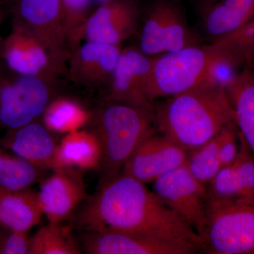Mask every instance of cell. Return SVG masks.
Masks as SVG:
<instances>
[{
  "label": "cell",
  "mask_w": 254,
  "mask_h": 254,
  "mask_svg": "<svg viewBox=\"0 0 254 254\" xmlns=\"http://www.w3.org/2000/svg\"><path fill=\"white\" fill-rule=\"evenodd\" d=\"M71 225L84 232L113 230L188 242L202 249L201 239L145 184L121 173L100 183Z\"/></svg>",
  "instance_id": "1"
},
{
  "label": "cell",
  "mask_w": 254,
  "mask_h": 254,
  "mask_svg": "<svg viewBox=\"0 0 254 254\" xmlns=\"http://www.w3.org/2000/svg\"><path fill=\"white\" fill-rule=\"evenodd\" d=\"M158 132L187 150L204 144L235 123L226 89L203 83L154 105Z\"/></svg>",
  "instance_id": "2"
},
{
  "label": "cell",
  "mask_w": 254,
  "mask_h": 254,
  "mask_svg": "<svg viewBox=\"0 0 254 254\" xmlns=\"http://www.w3.org/2000/svg\"><path fill=\"white\" fill-rule=\"evenodd\" d=\"M87 126L101 146L100 183L120 175L140 143L158 131L154 112L108 100L92 111Z\"/></svg>",
  "instance_id": "3"
},
{
  "label": "cell",
  "mask_w": 254,
  "mask_h": 254,
  "mask_svg": "<svg viewBox=\"0 0 254 254\" xmlns=\"http://www.w3.org/2000/svg\"><path fill=\"white\" fill-rule=\"evenodd\" d=\"M200 253L254 254V200L208 198Z\"/></svg>",
  "instance_id": "4"
},
{
  "label": "cell",
  "mask_w": 254,
  "mask_h": 254,
  "mask_svg": "<svg viewBox=\"0 0 254 254\" xmlns=\"http://www.w3.org/2000/svg\"><path fill=\"white\" fill-rule=\"evenodd\" d=\"M223 50L211 44L187 47L155 56L152 68L149 96L160 98L180 94L203 84Z\"/></svg>",
  "instance_id": "5"
},
{
  "label": "cell",
  "mask_w": 254,
  "mask_h": 254,
  "mask_svg": "<svg viewBox=\"0 0 254 254\" xmlns=\"http://www.w3.org/2000/svg\"><path fill=\"white\" fill-rule=\"evenodd\" d=\"M58 83L19 74L0 63V132L41 118L58 95Z\"/></svg>",
  "instance_id": "6"
},
{
  "label": "cell",
  "mask_w": 254,
  "mask_h": 254,
  "mask_svg": "<svg viewBox=\"0 0 254 254\" xmlns=\"http://www.w3.org/2000/svg\"><path fill=\"white\" fill-rule=\"evenodd\" d=\"M10 9L11 24L27 30L36 37L55 64L67 75L71 48L61 0H14Z\"/></svg>",
  "instance_id": "7"
},
{
  "label": "cell",
  "mask_w": 254,
  "mask_h": 254,
  "mask_svg": "<svg viewBox=\"0 0 254 254\" xmlns=\"http://www.w3.org/2000/svg\"><path fill=\"white\" fill-rule=\"evenodd\" d=\"M153 191L198 235L206 221V185L192 175L186 164L153 182Z\"/></svg>",
  "instance_id": "8"
},
{
  "label": "cell",
  "mask_w": 254,
  "mask_h": 254,
  "mask_svg": "<svg viewBox=\"0 0 254 254\" xmlns=\"http://www.w3.org/2000/svg\"><path fill=\"white\" fill-rule=\"evenodd\" d=\"M81 248L88 254H194L198 245L188 242L165 240L131 232H84Z\"/></svg>",
  "instance_id": "9"
},
{
  "label": "cell",
  "mask_w": 254,
  "mask_h": 254,
  "mask_svg": "<svg viewBox=\"0 0 254 254\" xmlns=\"http://www.w3.org/2000/svg\"><path fill=\"white\" fill-rule=\"evenodd\" d=\"M0 59L14 72L53 83H58L60 76L65 75L36 37L16 25L11 24L3 40Z\"/></svg>",
  "instance_id": "10"
},
{
  "label": "cell",
  "mask_w": 254,
  "mask_h": 254,
  "mask_svg": "<svg viewBox=\"0 0 254 254\" xmlns=\"http://www.w3.org/2000/svg\"><path fill=\"white\" fill-rule=\"evenodd\" d=\"M189 150L160 132L146 137L131 155L122 173L143 183H153L186 164Z\"/></svg>",
  "instance_id": "11"
},
{
  "label": "cell",
  "mask_w": 254,
  "mask_h": 254,
  "mask_svg": "<svg viewBox=\"0 0 254 254\" xmlns=\"http://www.w3.org/2000/svg\"><path fill=\"white\" fill-rule=\"evenodd\" d=\"M141 0H108L88 16L82 41L120 46L138 29Z\"/></svg>",
  "instance_id": "12"
},
{
  "label": "cell",
  "mask_w": 254,
  "mask_h": 254,
  "mask_svg": "<svg viewBox=\"0 0 254 254\" xmlns=\"http://www.w3.org/2000/svg\"><path fill=\"white\" fill-rule=\"evenodd\" d=\"M41 182L38 192L43 213L49 222H63L73 216L86 197L81 170L75 168L53 170Z\"/></svg>",
  "instance_id": "13"
},
{
  "label": "cell",
  "mask_w": 254,
  "mask_h": 254,
  "mask_svg": "<svg viewBox=\"0 0 254 254\" xmlns=\"http://www.w3.org/2000/svg\"><path fill=\"white\" fill-rule=\"evenodd\" d=\"M121 46L86 41L71 52L67 76L71 81L88 88L109 86L122 53Z\"/></svg>",
  "instance_id": "14"
},
{
  "label": "cell",
  "mask_w": 254,
  "mask_h": 254,
  "mask_svg": "<svg viewBox=\"0 0 254 254\" xmlns=\"http://www.w3.org/2000/svg\"><path fill=\"white\" fill-rule=\"evenodd\" d=\"M3 146L43 170H53L58 143L52 132L36 121L7 130L1 137Z\"/></svg>",
  "instance_id": "15"
},
{
  "label": "cell",
  "mask_w": 254,
  "mask_h": 254,
  "mask_svg": "<svg viewBox=\"0 0 254 254\" xmlns=\"http://www.w3.org/2000/svg\"><path fill=\"white\" fill-rule=\"evenodd\" d=\"M101 160V146L98 137L90 130H76L65 134L58 143L53 170L64 168L99 170Z\"/></svg>",
  "instance_id": "16"
},
{
  "label": "cell",
  "mask_w": 254,
  "mask_h": 254,
  "mask_svg": "<svg viewBox=\"0 0 254 254\" xmlns=\"http://www.w3.org/2000/svg\"><path fill=\"white\" fill-rule=\"evenodd\" d=\"M43 215L38 192L31 188H0V225L28 232L41 222Z\"/></svg>",
  "instance_id": "17"
},
{
  "label": "cell",
  "mask_w": 254,
  "mask_h": 254,
  "mask_svg": "<svg viewBox=\"0 0 254 254\" xmlns=\"http://www.w3.org/2000/svg\"><path fill=\"white\" fill-rule=\"evenodd\" d=\"M225 89L238 132L254 155V66L242 68Z\"/></svg>",
  "instance_id": "18"
},
{
  "label": "cell",
  "mask_w": 254,
  "mask_h": 254,
  "mask_svg": "<svg viewBox=\"0 0 254 254\" xmlns=\"http://www.w3.org/2000/svg\"><path fill=\"white\" fill-rule=\"evenodd\" d=\"M211 4L203 26L213 40L237 31L254 17V0H218Z\"/></svg>",
  "instance_id": "19"
},
{
  "label": "cell",
  "mask_w": 254,
  "mask_h": 254,
  "mask_svg": "<svg viewBox=\"0 0 254 254\" xmlns=\"http://www.w3.org/2000/svg\"><path fill=\"white\" fill-rule=\"evenodd\" d=\"M105 100L154 112V102L147 94L141 81L123 54V50Z\"/></svg>",
  "instance_id": "20"
},
{
  "label": "cell",
  "mask_w": 254,
  "mask_h": 254,
  "mask_svg": "<svg viewBox=\"0 0 254 254\" xmlns=\"http://www.w3.org/2000/svg\"><path fill=\"white\" fill-rule=\"evenodd\" d=\"M92 111L67 96L57 95L47 105L42 115L43 124L52 133L66 134L86 127Z\"/></svg>",
  "instance_id": "21"
},
{
  "label": "cell",
  "mask_w": 254,
  "mask_h": 254,
  "mask_svg": "<svg viewBox=\"0 0 254 254\" xmlns=\"http://www.w3.org/2000/svg\"><path fill=\"white\" fill-rule=\"evenodd\" d=\"M44 171L4 148L0 136V188L9 190L30 188L43 180Z\"/></svg>",
  "instance_id": "22"
},
{
  "label": "cell",
  "mask_w": 254,
  "mask_h": 254,
  "mask_svg": "<svg viewBox=\"0 0 254 254\" xmlns=\"http://www.w3.org/2000/svg\"><path fill=\"white\" fill-rule=\"evenodd\" d=\"M70 225L49 222L30 240L29 254H80L81 246L73 237Z\"/></svg>",
  "instance_id": "23"
},
{
  "label": "cell",
  "mask_w": 254,
  "mask_h": 254,
  "mask_svg": "<svg viewBox=\"0 0 254 254\" xmlns=\"http://www.w3.org/2000/svg\"><path fill=\"white\" fill-rule=\"evenodd\" d=\"M220 133L194 149L189 150L187 168L198 181L208 185L222 168L219 157Z\"/></svg>",
  "instance_id": "24"
},
{
  "label": "cell",
  "mask_w": 254,
  "mask_h": 254,
  "mask_svg": "<svg viewBox=\"0 0 254 254\" xmlns=\"http://www.w3.org/2000/svg\"><path fill=\"white\" fill-rule=\"evenodd\" d=\"M164 42L165 53L196 46V38L187 26L180 9L173 3L164 0Z\"/></svg>",
  "instance_id": "25"
},
{
  "label": "cell",
  "mask_w": 254,
  "mask_h": 254,
  "mask_svg": "<svg viewBox=\"0 0 254 254\" xmlns=\"http://www.w3.org/2000/svg\"><path fill=\"white\" fill-rule=\"evenodd\" d=\"M212 43L230 55L241 68L254 66V18L237 31L214 39Z\"/></svg>",
  "instance_id": "26"
},
{
  "label": "cell",
  "mask_w": 254,
  "mask_h": 254,
  "mask_svg": "<svg viewBox=\"0 0 254 254\" xmlns=\"http://www.w3.org/2000/svg\"><path fill=\"white\" fill-rule=\"evenodd\" d=\"M163 14L164 0H160L150 6L145 15L138 48L148 56L165 53Z\"/></svg>",
  "instance_id": "27"
},
{
  "label": "cell",
  "mask_w": 254,
  "mask_h": 254,
  "mask_svg": "<svg viewBox=\"0 0 254 254\" xmlns=\"http://www.w3.org/2000/svg\"><path fill=\"white\" fill-rule=\"evenodd\" d=\"M208 198L214 200L247 198L233 165L223 167L206 185Z\"/></svg>",
  "instance_id": "28"
},
{
  "label": "cell",
  "mask_w": 254,
  "mask_h": 254,
  "mask_svg": "<svg viewBox=\"0 0 254 254\" xmlns=\"http://www.w3.org/2000/svg\"><path fill=\"white\" fill-rule=\"evenodd\" d=\"M93 0H61L65 27L71 52L80 45L82 31L88 16Z\"/></svg>",
  "instance_id": "29"
},
{
  "label": "cell",
  "mask_w": 254,
  "mask_h": 254,
  "mask_svg": "<svg viewBox=\"0 0 254 254\" xmlns=\"http://www.w3.org/2000/svg\"><path fill=\"white\" fill-rule=\"evenodd\" d=\"M239 150L232 165L240 177L247 198L254 200V155L238 132Z\"/></svg>",
  "instance_id": "30"
},
{
  "label": "cell",
  "mask_w": 254,
  "mask_h": 254,
  "mask_svg": "<svg viewBox=\"0 0 254 254\" xmlns=\"http://www.w3.org/2000/svg\"><path fill=\"white\" fill-rule=\"evenodd\" d=\"M28 232L0 225V254H29Z\"/></svg>",
  "instance_id": "31"
},
{
  "label": "cell",
  "mask_w": 254,
  "mask_h": 254,
  "mask_svg": "<svg viewBox=\"0 0 254 254\" xmlns=\"http://www.w3.org/2000/svg\"><path fill=\"white\" fill-rule=\"evenodd\" d=\"M219 157L222 168L230 166L235 162L239 150L238 129L235 123L227 125L220 132Z\"/></svg>",
  "instance_id": "32"
},
{
  "label": "cell",
  "mask_w": 254,
  "mask_h": 254,
  "mask_svg": "<svg viewBox=\"0 0 254 254\" xmlns=\"http://www.w3.org/2000/svg\"><path fill=\"white\" fill-rule=\"evenodd\" d=\"M1 1L3 4L6 5V6L11 7V5L12 4L13 1H14V0H1Z\"/></svg>",
  "instance_id": "33"
},
{
  "label": "cell",
  "mask_w": 254,
  "mask_h": 254,
  "mask_svg": "<svg viewBox=\"0 0 254 254\" xmlns=\"http://www.w3.org/2000/svg\"><path fill=\"white\" fill-rule=\"evenodd\" d=\"M1 11H0V24H1ZM3 40L4 38H2V37L1 36V33H0V52H1V46H2Z\"/></svg>",
  "instance_id": "34"
},
{
  "label": "cell",
  "mask_w": 254,
  "mask_h": 254,
  "mask_svg": "<svg viewBox=\"0 0 254 254\" xmlns=\"http://www.w3.org/2000/svg\"><path fill=\"white\" fill-rule=\"evenodd\" d=\"M95 1H96L97 4L100 5L105 2V1H108V0H95Z\"/></svg>",
  "instance_id": "35"
},
{
  "label": "cell",
  "mask_w": 254,
  "mask_h": 254,
  "mask_svg": "<svg viewBox=\"0 0 254 254\" xmlns=\"http://www.w3.org/2000/svg\"><path fill=\"white\" fill-rule=\"evenodd\" d=\"M207 1L210 3L215 2V1H218V0H206Z\"/></svg>",
  "instance_id": "36"
},
{
  "label": "cell",
  "mask_w": 254,
  "mask_h": 254,
  "mask_svg": "<svg viewBox=\"0 0 254 254\" xmlns=\"http://www.w3.org/2000/svg\"><path fill=\"white\" fill-rule=\"evenodd\" d=\"M1 59H0V63H1Z\"/></svg>",
  "instance_id": "37"
}]
</instances>
